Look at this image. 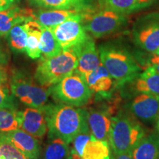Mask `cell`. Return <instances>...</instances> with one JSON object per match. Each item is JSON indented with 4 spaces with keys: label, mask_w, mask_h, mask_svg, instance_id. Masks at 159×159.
<instances>
[{
    "label": "cell",
    "mask_w": 159,
    "mask_h": 159,
    "mask_svg": "<svg viewBox=\"0 0 159 159\" xmlns=\"http://www.w3.org/2000/svg\"><path fill=\"white\" fill-rule=\"evenodd\" d=\"M47 119L48 136L60 137L71 144L86 122L85 109L64 104H47L42 108Z\"/></svg>",
    "instance_id": "cell-1"
},
{
    "label": "cell",
    "mask_w": 159,
    "mask_h": 159,
    "mask_svg": "<svg viewBox=\"0 0 159 159\" xmlns=\"http://www.w3.org/2000/svg\"><path fill=\"white\" fill-rule=\"evenodd\" d=\"M98 49L101 63L118 86L131 83L142 72V68L134 55L121 43H105Z\"/></svg>",
    "instance_id": "cell-2"
},
{
    "label": "cell",
    "mask_w": 159,
    "mask_h": 159,
    "mask_svg": "<svg viewBox=\"0 0 159 159\" xmlns=\"http://www.w3.org/2000/svg\"><path fill=\"white\" fill-rule=\"evenodd\" d=\"M145 135L142 124L130 113L120 111L113 116L108 142L114 153L132 152Z\"/></svg>",
    "instance_id": "cell-3"
},
{
    "label": "cell",
    "mask_w": 159,
    "mask_h": 159,
    "mask_svg": "<svg viewBox=\"0 0 159 159\" xmlns=\"http://www.w3.org/2000/svg\"><path fill=\"white\" fill-rule=\"evenodd\" d=\"M77 56L74 47L62 49L61 53L49 58H41L34 78L40 85L51 87L76 71Z\"/></svg>",
    "instance_id": "cell-4"
},
{
    "label": "cell",
    "mask_w": 159,
    "mask_h": 159,
    "mask_svg": "<svg viewBox=\"0 0 159 159\" xmlns=\"http://www.w3.org/2000/svg\"><path fill=\"white\" fill-rule=\"evenodd\" d=\"M81 16L85 30L97 39L116 33L128 20V15L99 6H89L82 11Z\"/></svg>",
    "instance_id": "cell-5"
},
{
    "label": "cell",
    "mask_w": 159,
    "mask_h": 159,
    "mask_svg": "<svg viewBox=\"0 0 159 159\" xmlns=\"http://www.w3.org/2000/svg\"><path fill=\"white\" fill-rule=\"evenodd\" d=\"M9 79L11 93L27 107L43 108L47 104L50 87L40 85L35 78L19 70L13 71Z\"/></svg>",
    "instance_id": "cell-6"
},
{
    "label": "cell",
    "mask_w": 159,
    "mask_h": 159,
    "mask_svg": "<svg viewBox=\"0 0 159 159\" xmlns=\"http://www.w3.org/2000/svg\"><path fill=\"white\" fill-rule=\"evenodd\" d=\"M50 91L57 102L78 108L88 104L93 94L83 77L76 71L51 86Z\"/></svg>",
    "instance_id": "cell-7"
},
{
    "label": "cell",
    "mask_w": 159,
    "mask_h": 159,
    "mask_svg": "<svg viewBox=\"0 0 159 159\" xmlns=\"http://www.w3.org/2000/svg\"><path fill=\"white\" fill-rule=\"evenodd\" d=\"M132 37L139 49L152 54L156 52L159 48V12L139 18L133 26Z\"/></svg>",
    "instance_id": "cell-8"
},
{
    "label": "cell",
    "mask_w": 159,
    "mask_h": 159,
    "mask_svg": "<svg viewBox=\"0 0 159 159\" xmlns=\"http://www.w3.org/2000/svg\"><path fill=\"white\" fill-rule=\"evenodd\" d=\"M81 13L73 16L59 25L49 27L62 49L76 47L89 36L83 27Z\"/></svg>",
    "instance_id": "cell-9"
},
{
    "label": "cell",
    "mask_w": 159,
    "mask_h": 159,
    "mask_svg": "<svg viewBox=\"0 0 159 159\" xmlns=\"http://www.w3.org/2000/svg\"><path fill=\"white\" fill-rule=\"evenodd\" d=\"M130 113L139 122H156L159 114V96L147 93H136L128 103Z\"/></svg>",
    "instance_id": "cell-10"
},
{
    "label": "cell",
    "mask_w": 159,
    "mask_h": 159,
    "mask_svg": "<svg viewBox=\"0 0 159 159\" xmlns=\"http://www.w3.org/2000/svg\"><path fill=\"white\" fill-rule=\"evenodd\" d=\"M112 113V108L107 106L85 110L86 121L91 136L99 140L108 142Z\"/></svg>",
    "instance_id": "cell-11"
},
{
    "label": "cell",
    "mask_w": 159,
    "mask_h": 159,
    "mask_svg": "<svg viewBox=\"0 0 159 159\" xmlns=\"http://www.w3.org/2000/svg\"><path fill=\"white\" fill-rule=\"evenodd\" d=\"M77 56L76 72L83 77L87 73L94 70L101 64L99 49L91 35L80 44L74 47Z\"/></svg>",
    "instance_id": "cell-12"
},
{
    "label": "cell",
    "mask_w": 159,
    "mask_h": 159,
    "mask_svg": "<svg viewBox=\"0 0 159 159\" xmlns=\"http://www.w3.org/2000/svg\"><path fill=\"white\" fill-rule=\"evenodd\" d=\"M83 78L92 94H96L99 99H106L111 96L116 84L114 78L102 63L94 70L85 74Z\"/></svg>",
    "instance_id": "cell-13"
},
{
    "label": "cell",
    "mask_w": 159,
    "mask_h": 159,
    "mask_svg": "<svg viewBox=\"0 0 159 159\" xmlns=\"http://www.w3.org/2000/svg\"><path fill=\"white\" fill-rule=\"evenodd\" d=\"M21 129L35 138H42L48 131L47 119L42 108L27 107L20 111Z\"/></svg>",
    "instance_id": "cell-14"
},
{
    "label": "cell",
    "mask_w": 159,
    "mask_h": 159,
    "mask_svg": "<svg viewBox=\"0 0 159 159\" xmlns=\"http://www.w3.org/2000/svg\"><path fill=\"white\" fill-rule=\"evenodd\" d=\"M33 10L13 5L9 8L0 11V36H6L16 25L33 20Z\"/></svg>",
    "instance_id": "cell-15"
},
{
    "label": "cell",
    "mask_w": 159,
    "mask_h": 159,
    "mask_svg": "<svg viewBox=\"0 0 159 159\" xmlns=\"http://www.w3.org/2000/svg\"><path fill=\"white\" fill-rule=\"evenodd\" d=\"M18 150L30 159H39L41 148L37 138L19 128L3 134Z\"/></svg>",
    "instance_id": "cell-16"
},
{
    "label": "cell",
    "mask_w": 159,
    "mask_h": 159,
    "mask_svg": "<svg viewBox=\"0 0 159 159\" xmlns=\"http://www.w3.org/2000/svg\"><path fill=\"white\" fill-rule=\"evenodd\" d=\"M128 84H132L134 94L147 93L159 96V73L151 66L147 67Z\"/></svg>",
    "instance_id": "cell-17"
},
{
    "label": "cell",
    "mask_w": 159,
    "mask_h": 159,
    "mask_svg": "<svg viewBox=\"0 0 159 159\" xmlns=\"http://www.w3.org/2000/svg\"><path fill=\"white\" fill-rule=\"evenodd\" d=\"M81 12L82 11H78L76 10L41 9L36 12L34 11L33 20L37 21L44 27H52Z\"/></svg>",
    "instance_id": "cell-18"
},
{
    "label": "cell",
    "mask_w": 159,
    "mask_h": 159,
    "mask_svg": "<svg viewBox=\"0 0 159 159\" xmlns=\"http://www.w3.org/2000/svg\"><path fill=\"white\" fill-rule=\"evenodd\" d=\"M156 0H98L97 6L128 15L152 5Z\"/></svg>",
    "instance_id": "cell-19"
},
{
    "label": "cell",
    "mask_w": 159,
    "mask_h": 159,
    "mask_svg": "<svg viewBox=\"0 0 159 159\" xmlns=\"http://www.w3.org/2000/svg\"><path fill=\"white\" fill-rule=\"evenodd\" d=\"M134 159H159V134L145 135L132 151Z\"/></svg>",
    "instance_id": "cell-20"
},
{
    "label": "cell",
    "mask_w": 159,
    "mask_h": 159,
    "mask_svg": "<svg viewBox=\"0 0 159 159\" xmlns=\"http://www.w3.org/2000/svg\"><path fill=\"white\" fill-rule=\"evenodd\" d=\"M27 33V55L32 59L41 57V39L42 35L43 26L35 20H30L24 23Z\"/></svg>",
    "instance_id": "cell-21"
},
{
    "label": "cell",
    "mask_w": 159,
    "mask_h": 159,
    "mask_svg": "<svg viewBox=\"0 0 159 159\" xmlns=\"http://www.w3.org/2000/svg\"><path fill=\"white\" fill-rule=\"evenodd\" d=\"M91 0H30L35 7L42 9L76 10L83 11L90 6Z\"/></svg>",
    "instance_id": "cell-22"
},
{
    "label": "cell",
    "mask_w": 159,
    "mask_h": 159,
    "mask_svg": "<svg viewBox=\"0 0 159 159\" xmlns=\"http://www.w3.org/2000/svg\"><path fill=\"white\" fill-rule=\"evenodd\" d=\"M82 159H111L110 144L91 136L83 149Z\"/></svg>",
    "instance_id": "cell-23"
},
{
    "label": "cell",
    "mask_w": 159,
    "mask_h": 159,
    "mask_svg": "<svg viewBox=\"0 0 159 159\" xmlns=\"http://www.w3.org/2000/svg\"><path fill=\"white\" fill-rule=\"evenodd\" d=\"M49 142L43 152V159H69V144L55 136H48Z\"/></svg>",
    "instance_id": "cell-24"
},
{
    "label": "cell",
    "mask_w": 159,
    "mask_h": 159,
    "mask_svg": "<svg viewBox=\"0 0 159 159\" xmlns=\"http://www.w3.org/2000/svg\"><path fill=\"white\" fill-rule=\"evenodd\" d=\"M62 48L50 28L43 26L41 39V58H49L58 55Z\"/></svg>",
    "instance_id": "cell-25"
},
{
    "label": "cell",
    "mask_w": 159,
    "mask_h": 159,
    "mask_svg": "<svg viewBox=\"0 0 159 159\" xmlns=\"http://www.w3.org/2000/svg\"><path fill=\"white\" fill-rule=\"evenodd\" d=\"M5 37L12 51L16 53H21L25 52L27 33L24 24L14 26Z\"/></svg>",
    "instance_id": "cell-26"
},
{
    "label": "cell",
    "mask_w": 159,
    "mask_h": 159,
    "mask_svg": "<svg viewBox=\"0 0 159 159\" xmlns=\"http://www.w3.org/2000/svg\"><path fill=\"white\" fill-rule=\"evenodd\" d=\"M21 128L20 111L13 108H0V133L11 132Z\"/></svg>",
    "instance_id": "cell-27"
},
{
    "label": "cell",
    "mask_w": 159,
    "mask_h": 159,
    "mask_svg": "<svg viewBox=\"0 0 159 159\" xmlns=\"http://www.w3.org/2000/svg\"><path fill=\"white\" fill-rule=\"evenodd\" d=\"M91 138V131L89 130L88 123H85L80 131L75 137L71 144L69 159H82V155L85 145Z\"/></svg>",
    "instance_id": "cell-28"
},
{
    "label": "cell",
    "mask_w": 159,
    "mask_h": 159,
    "mask_svg": "<svg viewBox=\"0 0 159 159\" xmlns=\"http://www.w3.org/2000/svg\"><path fill=\"white\" fill-rule=\"evenodd\" d=\"M0 159H30L18 150L5 135L0 133Z\"/></svg>",
    "instance_id": "cell-29"
},
{
    "label": "cell",
    "mask_w": 159,
    "mask_h": 159,
    "mask_svg": "<svg viewBox=\"0 0 159 159\" xmlns=\"http://www.w3.org/2000/svg\"><path fill=\"white\" fill-rule=\"evenodd\" d=\"M15 97L5 85H0V108L17 109Z\"/></svg>",
    "instance_id": "cell-30"
},
{
    "label": "cell",
    "mask_w": 159,
    "mask_h": 159,
    "mask_svg": "<svg viewBox=\"0 0 159 159\" xmlns=\"http://www.w3.org/2000/svg\"><path fill=\"white\" fill-rule=\"evenodd\" d=\"M9 55L0 40V66H5L8 63Z\"/></svg>",
    "instance_id": "cell-31"
},
{
    "label": "cell",
    "mask_w": 159,
    "mask_h": 159,
    "mask_svg": "<svg viewBox=\"0 0 159 159\" xmlns=\"http://www.w3.org/2000/svg\"><path fill=\"white\" fill-rule=\"evenodd\" d=\"M9 80L8 71L5 66H0V85H5Z\"/></svg>",
    "instance_id": "cell-32"
},
{
    "label": "cell",
    "mask_w": 159,
    "mask_h": 159,
    "mask_svg": "<svg viewBox=\"0 0 159 159\" xmlns=\"http://www.w3.org/2000/svg\"><path fill=\"white\" fill-rule=\"evenodd\" d=\"M149 66L152 67L155 70L159 73V55L152 54L148 61Z\"/></svg>",
    "instance_id": "cell-33"
},
{
    "label": "cell",
    "mask_w": 159,
    "mask_h": 159,
    "mask_svg": "<svg viewBox=\"0 0 159 159\" xmlns=\"http://www.w3.org/2000/svg\"><path fill=\"white\" fill-rule=\"evenodd\" d=\"M111 159H134L132 152H121V153H114Z\"/></svg>",
    "instance_id": "cell-34"
},
{
    "label": "cell",
    "mask_w": 159,
    "mask_h": 159,
    "mask_svg": "<svg viewBox=\"0 0 159 159\" xmlns=\"http://www.w3.org/2000/svg\"><path fill=\"white\" fill-rule=\"evenodd\" d=\"M14 4V0H0V11L6 10Z\"/></svg>",
    "instance_id": "cell-35"
},
{
    "label": "cell",
    "mask_w": 159,
    "mask_h": 159,
    "mask_svg": "<svg viewBox=\"0 0 159 159\" xmlns=\"http://www.w3.org/2000/svg\"><path fill=\"white\" fill-rule=\"evenodd\" d=\"M156 129H157V132L159 134V114H158V118H157V120H156Z\"/></svg>",
    "instance_id": "cell-36"
},
{
    "label": "cell",
    "mask_w": 159,
    "mask_h": 159,
    "mask_svg": "<svg viewBox=\"0 0 159 159\" xmlns=\"http://www.w3.org/2000/svg\"><path fill=\"white\" fill-rule=\"evenodd\" d=\"M153 54H156V55H159V48L157 49V50L156 51V52L155 53H153Z\"/></svg>",
    "instance_id": "cell-37"
},
{
    "label": "cell",
    "mask_w": 159,
    "mask_h": 159,
    "mask_svg": "<svg viewBox=\"0 0 159 159\" xmlns=\"http://www.w3.org/2000/svg\"><path fill=\"white\" fill-rule=\"evenodd\" d=\"M17 1H20V0H17Z\"/></svg>",
    "instance_id": "cell-38"
}]
</instances>
